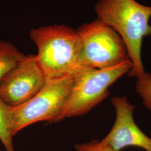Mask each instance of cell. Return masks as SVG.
Masks as SVG:
<instances>
[{
	"label": "cell",
	"instance_id": "1",
	"mask_svg": "<svg viewBox=\"0 0 151 151\" xmlns=\"http://www.w3.org/2000/svg\"><path fill=\"white\" fill-rule=\"evenodd\" d=\"M29 35L37 47V59L47 80L76 76L88 68L83 60L80 38L75 30L55 25L32 29Z\"/></svg>",
	"mask_w": 151,
	"mask_h": 151
},
{
	"label": "cell",
	"instance_id": "2",
	"mask_svg": "<svg viewBox=\"0 0 151 151\" xmlns=\"http://www.w3.org/2000/svg\"><path fill=\"white\" fill-rule=\"evenodd\" d=\"M97 18L118 32L125 44L132 67L128 75L137 78L146 74L141 57L143 39L151 35V6L135 0H98Z\"/></svg>",
	"mask_w": 151,
	"mask_h": 151
},
{
	"label": "cell",
	"instance_id": "3",
	"mask_svg": "<svg viewBox=\"0 0 151 151\" xmlns=\"http://www.w3.org/2000/svg\"><path fill=\"white\" fill-rule=\"evenodd\" d=\"M132 67L129 60L110 68H88L82 71L76 76L70 97L52 123L88 113L108 97L109 87L128 73Z\"/></svg>",
	"mask_w": 151,
	"mask_h": 151
},
{
	"label": "cell",
	"instance_id": "4",
	"mask_svg": "<svg viewBox=\"0 0 151 151\" xmlns=\"http://www.w3.org/2000/svg\"><path fill=\"white\" fill-rule=\"evenodd\" d=\"M76 76L48 80L40 91L22 105L11 107V132L14 137L31 124L45 121L52 123L70 97Z\"/></svg>",
	"mask_w": 151,
	"mask_h": 151
},
{
	"label": "cell",
	"instance_id": "5",
	"mask_svg": "<svg viewBox=\"0 0 151 151\" xmlns=\"http://www.w3.org/2000/svg\"><path fill=\"white\" fill-rule=\"evenodd\" d=\"M88 68L105 69L129 60L123 40L113 27L97 18L76 30Z\"/></svg>",
	"mask_w": 151,
	"mask_h": 151
},
{
	"label": "cell",
	"instance_id": "6",
	"mask_svg": "<svg viewBox=\"0 0 151 151\" xmlns=\"http://www.w3.org/2000/svg\"><path fill=\"white\" fill-rule=\"evenodd\" d=\"M46 81L36 55H27L0 81V99L11 107L19 106L40 91Z\"/></svg>",
	"mask_w": 151,
	"mask_h": 151
},
{
	"label": "cell",
	"instance_id": "7",
	"mask_svg": "<svg viewBox=\"0 0 151 151\" xmlns=\"http://www.w3.org/2000/svg\"><path fill=\"white\" fill-rule=\"evenodd\" d=\"M111 103L116 110V119L112 129L101 142L115 151L134 146L151 151V138L135 124L133 113L135 106L125 96H114Z\"/></svg>",
	"mask_w": 151,
	"mask_h": 151
},
{
	"label": "cell",
	"instance_id": "8",
	"mask_svg": "<svg viewBox=\"0 0 151 151\" xmlns=\"http://www.w3.org/2000/svg\"><path fill=\"white\" fill-rule=\"evenodd\" d=\"M26 55L9 42L0 40V81L19 65Z\"/></svg>",
	"mask_w": 151,
	"mask_h": 151
},
{
	"label": "cell",
	"instance_id": "9",
	"mask_svg": "<svg viewBox=\"0 0 151 151\" xmlns=\"http://www.w3.org/2000/svg\"><path fill=\"white\" fill-rule=\"evenodd\" d=\"M11 106L0 99V140L6 151H15L11 132Z\"/></svg>",
	"mask_w": 151,
	"mask_h": 151
},
{
	"label": "cell",
	"instance_id": "10",
	"mask_svg": "<svg viewBox=\"0 0 151 151\" xmlns=\"http://www.w3.org/2000/svg\"><path fill=\"white\" fill-rule=\"evenodd\" d=\"M136 91L143 100L146 108L151 111V75L148 72L143 77L137 78L135 84Z\"/></svg>",
	"mask_w": 151,
	"mask_h": 151
},
{
	"label": "cell",
	"instance_id": "11",
	"mask_svg": "<svg viewBox=\"0 0 151 151\" xmlns=\"http://www.w3.org/2000/svg\"><path fill=\"white\" fill-rule=\"evenodd\" d=\"M75 147L76 151H115L111 147L96 139L86 143L76 144Z\"/></svg>",
	"mask_w": 151,
	"mask_h": 151
}]
</instances>
